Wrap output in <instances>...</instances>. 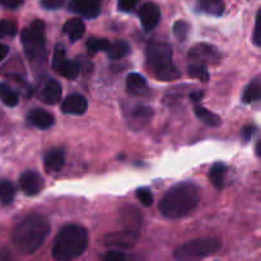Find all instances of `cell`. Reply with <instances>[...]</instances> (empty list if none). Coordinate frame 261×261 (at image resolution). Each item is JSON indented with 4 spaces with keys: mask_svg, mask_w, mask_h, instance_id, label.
I'll use <instances>...</instances> for the list:
<instances>
[{
    "mask_svg": "<svg viewBox=\"0 0 261 261\" xmlns=\"http://www.w3.org/2000/svg\"><path fill=\"white\" fill-rule=\"evenodd\" d=\"M50 233V222L42 214H30L14 227L12 242L22 255L37 251Z\"/></svg>",
    "mask_w": 261,
    "mask_h": 261,
    "instance_id": "1",
    "label": "cell"
},
{
    "mask_svg": "<svg viewBox=\"0 0 261 261\" xmlns=\"http://www.w3.org/2000/svg\"><path fill=\"white\" fill-rule=\"evenodd\" d=\"M200 201L198 186L191 182H181L173 186L161 200L160 212L170 219H178L193 213Z\"/></svg>",
    "mask_w": 261,
    "mask_h": 261,
    "instance_id": "2",
    "label": "cell"
},
{
    "mask_svg": "<svg viewBox=\"0 0 261 261\" xmlns=\"http://www.w3.org/2000/svg\"><path fill=\"white\" fill-rule=\"evenodd\" d=\"M88 246V233L86 228L78 224L63 227L56 236L53 247L55 260L68 261L76 259L86 251Z\"/></svg>",
    "mask_w": 261,
    "mask_h": 261,
    "instance_id": "3",
    "label": "cell"
},
{
    "mask_svg": "<svg viewBox=\"0 0 261 261\" xmlns=\"http://www.w3.org/2000/svg\"><path fill=\"white\" fill-rule=\"evenodd\" d=\"M147 63L155 78L163 82L176 81L181 76L180 70L172 63V47L163 41H149L145 48Z\"/></svg>",
    "mask_w": 261,
    "mask_h": 261,
    "instance_id": "4",
    "label": "cell"
},
{
    "mask_svg": "<svg viewBox=\"0 0 261 261\" xmlns=\"http://www.w3.org/2000/svg\"><path fill=\"white\" fill-rule=\"evenodd\" d=\"M219 239H200L193 240L181 245L175 251V259L180 261L201 260L214 255L221 247Z\"/></svg>",
    "mask_w": 261,
    "mask_h": 261,
    "instance_id": "5",
    "label": "cell"
},
{
    "mask_svg": "<svg viewBox=\"0 0 261 261\" xmlns=\"http://www.w3.org/2000/svg\"><path fill=\"white\" fill-rule=\"evenodd\" d=\"M23 47L30 58L40 55L45 47V23L42 20H33L20 35Z\"/></svg>",
    "mask_w": 261,
    "mask_h": 261,
    "instance_id": "6",
    "label": "cell"
},
{
    "mask_svg": "<svg viewBox=\"0 0 261 261\" xmlns=\"http://www.w3.org/2000/svg\"><path fill=\"white\" fill-rule=\"evenodd\" d=\"M53 68L59 75L64 76L68 79H74L78 76L79 70V64L73 60H68L66 59L65 48L61 45H58L54 51V59H53Z\"/></svg>",
    "mask_w": 261,
    "mask_h": 261,
    "instance_id": "7",
    "label": "cell"
},
{
    "mask_svg": "<svg viewBox=\"0 0 261 261\" xmlns=\"http://www.w3.org/2000/svg\"><path fill=\"white\" fill-rule=\"evenodd\" d=\"M189 58L199 64H218L222 60V54L218 48L209 43H198L189 51Z\"/></svg>",
    "mask_w": 261,
    "mask_h": 261,
    "instance_id": "8",
    "label": "cell"
},
{
    "mask_svg": "<svg viewBox=\"0 0 261 261\" xmlns=\"http://www.w3.org/2000/svg\"><path fill=\"white\" fill-rule=\"evenodd\" d=\"M19 185L25 195L35 196L42 191L43 178L41 177L40 173L35 172V171H25L20 176Z\"/></svg>",
    "mask_w": 261,
    "mask_h": 261,
    "instance_id": "9",
    "label": "cell"
},
{
    "mask_svg": "<svg viewBox=\"0 0 261 261\" xmlns=\"http://www.w3.org/2000/svg\"><path fill=\"white\" fill-rule=\"evenodd\" d=\"M139 18L144 31H153L161 20V9L154 3H147L139 9Z\"/></svg>",
    "mask_w": 261,
    "mask_h": 261,
    "instance_id": "10",
    "label": "cell"
},
{
    "mask_svg": "<svg viewBox=\"0 0 261 261\" xmlns=\"http://www.w3.org/2000/svg\"><path fill=\"white\" fill-rule=\"evenodd\" d=\"M70 9L84 18H96L101 13V0H71Z\"/></svg>",
    "mask_w": 261,
    "mask_h": 261,
    "instance_id": "11",
    "label": "cell"
},
{
    "mask_svg": "<svg viewBox=\"0 0 261 261\" xmlns=\"http://www.w3.org/2000/svg\"><path fill=\"white\" fill-rule=\"evenodd\" d=\"M138 236L135 234L129 233L126 231L122 232H116V233H111L109 236H106L105 239V245L107 247H111L115 250H121V249H130V247L134 246V244L137 242Z\"/></svg>",
    "mask_w": 261,
    "mask_h": 261,
    "instance_id": "12",
    "label": "cell"
},
{
    "mask_svg": "<svg viewBox=\"0 0 261 261\" xmlns=\"http://www.w3.org/2000/svg\"><path fill=\"white\" fill-rule=\"evenodd\" d=\"M88 109L87 99L82 94L74 93L66 97L61 105V111L69 115H82Z\"/></svg>",
    "mask_w": 261,
    "mask_h": 261,
    "instance_id": "13",
    "label": "cell"
},
{
    "mask_svg": "<svg viewBox=\"0 0 261 261\" xmlns=\"http://www.w3.org/2000/svg\"><path fill=\"white\" fill-rule=\"evenodd\" d=\"M152 116L153 111L150 107L144 106V105H138L130 110V114L127 117H129V124L140 130L150 121Z\"/></svg>",
    "mask_w": 261,
    "mask_h": 261,
    "instance_id": "14",
    "label": "cell"
},
{
    "mask_svg": "<svg viewBox=\"0 0 261 261\" xmlns=\"http://www.w3.org/2000/svg\"><path fill=\"white\" fill-rule=\"evenodd\" d=\"M65 165V150L63 148H53L46 153L43 166L47 172H59Z\"/></svg>",
    "mask_w": 261,
    "mask_h": 261,
    "instance_id": "15",
    "label": "cell"
},
{
    "mask_svg": "<svg viewBox=\"0 0 261 261\" xmlns=\"http://www.w3.org/2000/svg\"><path fill=\"white\" fill-rule=\"evenodd\" d=\"M122 224H124V231L129 233L139 234L140 229V213L134 206H127L126 209L122 211Z\"/></svg>",
    "mask_w": 261,
    "mask_h": 261,
    "instance_id": "16",
    "label": "cell"
},
{
    "mask_svg": "<svg viewBox=\"0 0 261 261\" xmlns=\"http://www.w3.org/2000/svg\"><path fill=\"white\" fill-rule=\"evenodd\" d=\"M126 91L133 96H143L148 93L149 88L144 76L138 73H132L126 78Z\"/></svg>",
    "mask_w": 261,
    "mask_h": 261,
    "instance_id": "17",
    "label": "cell"
},
{
    "mask_svg": "<svg viewBox=\"0 0 261 261\" xmlns=\"http://www.w3.org/2000/svg\"><path fill=\"white\" fill-rule=\"evenodd\" d=\"M28 120H30L31 124L40 127V129H48L55 122L53 114H50V112L45 111L42 109L31 110L30 114H28Z\"/></svg>",
    "mask_w": 261,
    "mask_h": 261,
    "instance_id": "18",
    "label": "cell"
},
{
    "mask_svg": "<svg viewBox=\"0 0 261 261\" xmlns=\"http://www.w3.org/2000/svg\"><path fill=\"white\" fill-rule=\"evenodd\" d=\"M61 93H63V89H61L60 83L58 81H48L45 84L42 91V99L43 102H46L47 105H56L61 98Z\"/></svg>",
    "mask_w": 261,
    "mask_h": 261,
    "instance_id": "19",
    "label": "cell"
},
{
    "mask_svg": "<svg viewBox=\"0 0 261 261\" xmlns=\"http://www.w3.org/2000/svg\"><path fill=\"white\" fill-rule=\"evenodd\" d=\"M63 30L64 33L68 35V37L75 42V41L81 40L84 36V33H86V25H84V23L82 22L81 19L73 18V19H69L68 22L64 24Z\"/></svg>",
    "mask_w": 261,
    "mask_h": 261,
    "instance_id": "20",
    "label": "cell"
},
{
    "mask_svg": "<svg viewBox=\"0 0 261 261\" xmlns=\"http://www.w3.org/2000/svg\"><path fill=\"white\" fill-rule=\"evenodd\" d=\"M194 111H195V115L198 116V119L200 121H203L205 125H208V126H219L222 124V120L218 115L206 110L199 102L194 103Z\"/></svg>",
    "mask_w": 261,
    "mask_h": 261,
    "instance_id": "21",
    "label": "cell"
},
{
    "mask_svg": "<svg viewBox=\"0 0 261 261\" xmlns=\"http://www.w3.org/2000/svg\"><path fill=\"white\" fill-rule=\"evenodd\" d=\"M227 166L224 163H214L209 171V181L214 185V188L222 190L224 188V180H226Z\"/></svg>",
    "mask_w": 261,
    "mask_h": 261,
    "instance_id": "22",
    "label": "cell"
},
{
    "mask_svg": "<svg viewBox=\"0 0 261 261\" xmlns=\"http://www.w3.org/2000/svg\"><path fill=\"white\" fill-rule=\"evenodd\" d=\"M198 8L206 14L219 17L224 12L223 0H198Z\"/></svg>",
    "mask_w": 261,
    "mask_h": 261,
    "instance_id": "23",
    "label": "cell"
},
{
    "mask_svg": "<svg viewBox=\"0 0 261 261\" xmlns=\"http://www.w3.org/2000/svg\"><path fill=\"white\" fill-rule=\"evenodd\" d=\"M260 81L259 79H255L254 82L249 84V86L245 88L244 94H242V101L245 103H254V102H257L260 99Z\"/></svg>",
    "mask_w": 261,
    "mask_h": 261,
    "instance_id": "24",
    "label": "cell"
},
{
    "mask_svg": "<svg viewBox=\"0 0 261 261\" xmlns=\"http://www.w3.org/2000/svg\"><path fill=\"white\" fill-rule=\"evenodd\" d=\"M129 51H130L129 43L125 42V41H116V42L114 43H110V47L107 48L106 53L110 59L117 60V59L124 58Z\"/></svg>",
    "mask_w": 261,
    "mask_h": 261,
    "instance_id": "25",
    "label": "cell"
},
{
    "mask_svg": "<svg viewBox=\"0 0 261 261\" xmlns=\"http://www.w3.org/2000/svg\"><path fill=\"white\" fill-rule=\"evenodd\" d=\"M15 196V188L10 181L2 180L0 181V201L4 205L12 203Z\"/></svg>",
    "mask_w": 261,
    "mask_h": 261,
    "instance_id": "26",
    "label": "cell"
},
{
    "mask_svg": "<svg viewBox=\"0 0 261 261\" xmlns=\"http://www.w3.org/2000/svg\"><path fill=\"white\" fill-rule=\"evenodd\" d=\"M188 74L191 78L198 79V81L203 82V83H206V82L209 81L208 69H206L205 65H203V64H190V65L188 66Z\"/></svg>",
    "mask_w": 261,
    "mask_h": 261,
    "instance_id": "27",
    "label": "cell"
},
{
    "mask_svg": "<svg viewBox=\"0 0 261 261\" xmlns=\"http://www.w3.org/2000/svg\"><path fill=\"white\" fill-rule=\"evenodd\" d=\"M0 99L9 107L17 106L19 102L18 94L7 84H0Z\"/></svg>",
    "mask_w": 261,
    "mask_h": 261,
    "instance_id": "28",
    "label": "cell"
},
{
    "mask_svg": "<svg viewBox=\"0 0 261 261\" xmlns=\"http://www.w3.org/2000/svg\"><path fill=\"white\" fill-rule=\"evenodd\" d=\"M110 41L106 38H96L91 37L87 41V47L91 53H98V51H107L110 47Z\"/></svg>",
    "mask_w": 261,
    "mask_h": 261,
    "instance_id": "29",
    "label": "cell"
},
{
    "mask_svg": "<svg viewBox=\"0 0 261 261\" xmlns=\"http://www.w3.org/2000/svg\"><path fill=\"white\" fill-rule=\"evenodd\" d=\"M135 195H137L138 200H139L144 206H150L153 204V194L149 189L147 188L138 189Z\"/></svg>",
    "mask_w": 261,
    "mask_h": 261,
    "instance_id": "30",
    "label": "cell"
},
{
    "mask_svg": "<svg viewBox=\"0 0 261 261\" xmlns=\"http://www.w3.org/2000/svg\"><path fill=\"white\" fill-rule=\"evenodd\" d=\"M173 32H175V36L177 40L185 41L189 33V24L185 20H177L175 23V25H173Z\"/></svg>",
    "mask_w": 261,
    "mask_h": 261,
    "instance_id": "31",
    "label": "cell"
},
{
    "mask_svg": "<svg viewBox=\"0 0 261 261\" xmlns=\"http://www.w3.org/2000/svg\"><path fill=\"white\" fill-rule=\"evenodd\" d=\"M0 30L3 36H14L17 33V24L12 20H0Z\"/></svg>",
    "mask_w": 261,
    "mask_h": 261,
    "instance_id": "32",
    "label": "cell"
},
{
    "mask_svg": "<svg viewBox=\"0 0 261 261\" xmlns=\"http://www.w3.org/2000/svg\"><path fill=\"white\" fill-rule=\"evenodd\" d=\"M102 260L105 261H124L126 260V255L120 250H112V251H107L106 254L102 256Z\"/></svg>",
    "mask_w": 261,
    "mask_h": 261,
    "instance_id": "33",
    "label": "cell"
},
{
    "mask_svg": "<svg viewBox=\"0 0 261 261\" xmlns=\"http://www.w3.org/2000/svg\"><path fill=\"white\" fill-rule=\"evenodd\" d=\"M64 3H65V0H41V5L48 10L59 9V8L63 7Z\"/></svg>",
    "mask_w": 261,
    "mask_h": 261,
    "instance_id": "34",
    "label": "cell"
},
{
    "mask_svg": "<svg viewBox=\"0 0 261 261\" xmlns=\"http://www.w3.org/2000/svg\"><path fill=\"white\" fill-rule=\"evenodd\" d=\"M138 2L139 0H119V8L124 12H129V10L134 9Z\"/></svg>",
    "mask_w": 261,
    "mask_h": 261,
    "instance_id": "35",
    "label": "cell"
},
{
    "mask_svg": "<svg viewBox=\"0 0 261 261\" xmlns=\"http://www.w3.org/2000/svg\"><path fill=\"white\" fill-rule=\"evenodd\" d=\"M255 133H256V126H255V125H246V126L244 127V130H242V137H244L245 142L251 139L255 135Z\"/></svg>",
    "mask_w": 261,
    "mask_h": 261,
    "instance_id": "36",
    "label": "cell"
},
{
    "mask_svg": "<svg viewBox=\"0 0 261 261\" xmlns=\"http://www.w3.org/2000/svg\"><path fill=\"white\" fill-rule=\"evenodd\" d=\"M23 2L24 0H2L4 7L8 8V9H17L23 4Z\"/></svg>",
    "mask_w": 261,
    "mask_h": 261,
    "instance_id": "37",
    "label": "cell"
},
{
    "mask_svg": "<svg viewBox=\"0 0 261 261\" xmlns=\"http://www.w3.org/2000/svg\"><path fill=\"white\" fill-rule=\"evenodd\" d=\"M254 43L256 46H260V36H259V13H257L256 23H255V30H254Z\"/></svg>",
    "mask_w": 261,
    "mask_h": 261,
    "instance_id": "38",
    "label": "cell"
},
{
    "mask_svg": "<svg viewBox=\"0 0 261 261\" xmlns=\"http://www.w3.org/2000/svg\"><path fill=\"white\" fill-rule=\"evenodd\" d=\"M8 53H9V47H8L7 45H3V43H0V61L4 60V59L7 58Z\"/></svg>",
    "mask_w": 261,
    "mask_h": 261,
    "instance_id": "39",
    "label": "cell"
},
{
    "mask_svg": "<svg viewBox=\"0 0 261 261\" xmlns=\"http://www.w3.org/2000/svg\"><path fill=\"white\" fill-rule=\"evenodd\" d=\"M203 96H204L203 92L198 91V92H194V93H191L190 94V98L193 99L194 103H196V102H200L201 101V97H203Z\"/></svg>",
    "mask_w": 261,
    "mask_h": 261,
    "instance_id": "40",
    "label": "cell"
},
{
    "mask_svg": "<svg viewBox=\"0 0 261 261\" xmlns=\"http://www.w3.org/2000/svg\"><path fill=\"white\" fill-rule=\"evenodd\" d=\"M256 154L260 155V142H257L256 144Z\"/></svg>",
    "mask_w": 261,
    "mask_h": 261,
    "instance_id": "41",
    "label": "cell"
},
{
    "mask_svg": "<svg viewBox=\"0 0 261 261\" xmlns=\"http://www.w3.org/2000/svg\"><path fill=\"white\" fill-rule=\"evenodd\" d=\"M3 37V33H2V30H0V38Z\"/></svg>",
    "mask_w": 261,
    "mask_h": 261,
    "instance_id": "42",
    "label": "cell"
},
{
    "mask_svg": "<svg viewBox=\"0 0 261 261\" xmlns=\"http://www.w3.org/2000/svg\"><path fill=\"white\" fill-rule=\"evenodd\" d=\"M0 3H2V0H0Z\"/></svg>",
    "mask_w": 261,
    "mask_h": 261,
    "instance_id": "43",
    "label": "cell"
}]
</instances>
